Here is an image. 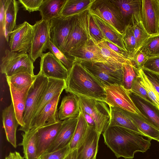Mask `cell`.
Wrapping results in <instances>:
<instances>
[{
  "label": "cell",
  "instance_id": "1",
  "mask_svg": "<svg viewBox=\"0 0 159 159\" xmlns=\"http://www.w3.org/2000/svg\"><path fill=\"white\" fill-rule=\"evenodd\" d=\"M102 134L104 143L117 158L132 159L135 153L145 152L151 145V138L121 127L109 126Z\"/></svg>",
  "mask_w": 159,
  "mask_h": 159
},
{
  "label": "cell",
  "instance_id": "2",
  "mask_svg": "<svg viewBox=\"0 0 159 159\" xmlns=\"http://www.w3.org/2000/svg\"><path fill=\"white\" fill-rule=\"evenodd\" d=\"M65 91L78 97L105 101L103 85L79 62L74 61L65 80Z\"/></svg>",
  "mask_w": 159,
  "mask_h": 159
},
{
  "label": "cell",
  "instance_id": "3",
  "mask_svg": "<svg viewBox=\"0 0 159 159\" xmlns=\"http://www.w3.org/2000/svg\"><path fill=\"white\" fill-rule=\"evenodd\" d=\"M90 16L89 8L75 16L72 30L62 52L66 55L91 40L89 29Z\"/></svg>",
  "mask_w": 159,
  "mask_h": 159
},
{
  "label": "cell",
  "instance_id": "4",
  "mask_svg": "<svg viewBox=\"0 0 159 159\" xmlns=\"http://www.w3.org/2000/svg\"><path fill=\"white\" fill-rule=\"evenodd\" d=\"M34 62L27 53L5 51L1 59V72L6 76H9L21 73H27L34 75Z\"/></svg>",
  "mask_w": 159,
  "mask_h": 159
},
{
  "label": "cell",
  "instance_id": "5",
  "mask_svg": "<svg viewBox=\"0 0 159 159\" xmlns=\"http://www.w3.org/2000/svg\"><path fill=\"white\" fill-rule=\"evenodd\" d=\"M89 10L91 14L101 18L123 34L125 26L119 7L112 0H93Z\"/></svg>",
  "mask_w": 159,
  "mask_h": 159
},
{
  "label": "cell",
  "instance_id": "6",
  "mask_svg": "<svg viewBox=\"0 0 159 159\" xmlns=\"http://www.w3.org/2000/svg\"><path fill=\"white\" fill-rule=\"evenodd\" d=\"M78 97L80 109L92 117L95 122L96 130L100 135L109 125L110 112L108 105L102 101Z\"/></svg>",
  "mask_w": 159,
  "mask_h": 159
},
{
  "label": "cell",
  "instance_id": "7",
  "mask_svg": "<svg viewBox=\"0 0 159 159\" xmlns=\"http://www.w3.org/2000/svg\"><path fill=\"white\" fill-rule=\"evenodd\" d=\"M48 79L39 73L36 75V79L29 89L23 115L24 126L19 130L26 132L30 129L31 124L36 107L42 94L45 91Z\"/></svg>",
  "mask_w": 159,
  "mask_h": 159
},
{
  "label": "cell",
  "instance_id": "8",
  "mask_svg": "<svg viewBox=\"0 0 159 159\" xmlns=\"http://www.w3.org/2000/svg\"><path fill=\"white\" fill-rule=\"evenodd\" d=\"M105 101L108 106L116 107L126 111L142 115L138 110L129 95V91L121 84L104 86Z\"/></svg>",
  "mask_w": 159,
  "mask_h": 159
},
{
  "label": "cell",
  "instance_id": "9",
  "mask_svg": "<svg viewBox=\"0 0 159 159\" xmlns=\"http://www.w3.org/2000/svg\"><path fill=\"white\" fill-rule=\"evenodd\" d=\"M77 61L93 75L104 86L115 84L122 85V69H115L99 62Z\"/></svg>",
  "mask_w": 159,
  "mask_h": 159
},
{
  "label": "cell",
  "instance_id": "10",
  "mask_svg": "<svg viewBox=\"0 0 159 159\" xmlns=\"http://www.w3.org/2000/svg\"><path fill=\"white\" fill-rule=\"evenodd\" d=\"M50 21L41 19L33 25V34L29 55L34 62L48 49L50 38Z\"/></svg>",
  "mask_w": 159,
  "mask_h": 159
},
{
  "label": "cell",
  "instance_id": "11",
  "mask_svg": "<svg viewBox=\"0 0 159 159\" xmlns=\"http://www.w3.org/2000/svg\"><path fill=\"white\" fill-rule=\"evenodd\" d=\"M76 15L67 17L60 16L50 21V40L62 52L72 30Z\"/></svg>",
  "mask_w": 159,
  "mask_h": 159
},
{
  "label": "cell",
  "instance_id": "12",
  "mask_svg": "<svg viewBox=\"0 0 159 159\" xmlns=\"http://www.w3.org/2000/svg\"><path fill=\"white\" fill-rule=\"evenodd\" d=\"M33 34V25L26 21L16 25L10 35V50L13 52L29 53Z\"/></svg>",
  "mask_w": 159,
  "mask_h": 159
},
{
  "label": "cell",
  "instance_id": "13",
  "mask_svg": "<svg viewBox=\"0 0 159 159\" xmlns=\"http://www.w3.org/2000/svg\"><path fill=\"white\" fill-rule=\"evenodd\" d=\"M141 21L150 35L159 33L158 0H141Z\"/></svg>",
  "mask_w": 159,
  "mask_h": 159
},
{
  "label": "cell",
  "instance_id": "14",
  "mask_svg": "<svg viewBox=\"0 0 159 159\" xmlns=\"http://www.w3.org/2000/svg\"><path fill=\"white\" fill-rule=\"evenodd\" d=\"M40 58L39 73L48 78L66 80L68 70L50 52L43 53Z\"/></svg>",
  "mask_w": 159,
  "mask_h": 159
},
{
  "label": "cell",
  "instance_id": "15",
  "mask_svg": "<svg viewBox=\"0 0 159 159\" xmlns=\"http://www.w3.org/2000/svg\"><path fill=\"white\" fill-rule=\"evenodd\" d=\"M62 121L37 128V147L39 158L45 153L54 142L61 126Z\"/></svg>",
  "mask_w": 159,
  "mask_h": 159
},
{
  "label": "cell",
  "instance_id": "16",
  "mask_svg": "<svg viewBox=\"0 0 159 159\" xmlns=\"http://www.w3.org/2000/svg\"><path fill=\"white\" fill-rule=\"evenodd\" d=\"M67 56L74 61L99 62L109 66L97 45L92 39L87 43L71 52Z\"/></svg>",
  "mask_w": 159,
  "mask_h": 159
},
{
  "label": "cell",
  "instance_id": "17",
  "mask_svg": "<svg viewBox=\"0 0 159 159\" xmlns=\"http://www.w3.org/2000/svg\"><path fill=\"white\" fill-rule=\"evenodd\" d=\"M129 92L134 103L142 115V118L159 130V108L131 91Z\"/></svg>",
  "mask_w": 159,
  "mask_h": 159
},
{
  "label": "cell",
  "instance_id": "18",
  "mask_svg": "<svg viewBox=\"0 0 159 159\" xmlns=\"http://www.w3.org/2000/svg\"><path fill=\"white\" fill-rule=\"evenodd\" d=\"M60 95L59 94L55 96L44 106L32 120L30 129L55 123L60 121L58 116L57 106Z\"/></svg>",
  "mask_w": 159,
  "mask_h": 159
},
{
  "label": "cell",
  "instance_id": "19",
  "mask_svg": "<svg viewBox=\"0 0 159 159\" xmlns=\"http://www.w3.org/2000/svg\"><path fill=\"white\" fill-rule=\"evenodd\" d=\"M78 119V117H74L62 121L61 128L54 142L46 153L54 152L69 145L76 126Z\"/></svg>",
  "mask_w": 159,
  "mask_h": 159
},
{
  "label": "cell",
  "instance_id": "20",
  "mask_svg": "<svg viewBox=\"0 0 159 159\" xmlns=\"http://www.w3.org/2000/svg\"><path fill=\"white\" fill-rule=\"evenodd\" d=\"M100 135L96 129L88 126L86 137L77 149V159H96Z\"/></svg>",
  "mask_w": 159,
  "mask_h": 159
},
{
  "label": "cell",
  "instance_id": "21",
  "mask_svg": "<svg viewBox=\"0 0 159 159\" xmlns=\"http://www.w3.org/2000/svg\"><path fill=\"white\" fill-rule=\"evenodd\" d=\"M119 7L125 27L141 21V0H112Z\"/></svg>",
  "mask_w": 159,
  "mask_h": 159
},
{
  "label": "cell",
  "instance_id": "22",
  "mask_svg": "<svg viewBox=\"0 0 159 159\" xmlns=\"http://www.w3.org/2000/svg\"><path fill=\"white\" fill-rule=\"evenodd\" d=\"M7 84L16 116L20 128H22L24 126L23 115L28 93L31 85L22 89H18L11 84Z\"/></svg>",
  "mask_w": 159,
  "mask_h": 159
},
{
  "label": "cell",
  "instance_id": "23",
  "mask_svg": "<svg viewBox=\"0 0 159 159\" xmlns=\"http://www.w3.org/2000/svg\"><path fill=\"white\" fill-rule=\"evenodd\" d=\"M48 79L47 88L39 101L32 121L47 103L57 95L61 94L66 88L65 80Z\"/></svg>",
  "mask_w": 159,
  "mask_h": 159
},
{
  "label": "cell",
  "instance_id": "24",
  "mask_svg": "<svg viewBox=\"0 0 159 159\" xmlns=\"http://www.w3.org/2000/svg\"><path fill=\"white\" fill-rule=\"evenodd\" d=\"M2 122L7 140L15 148L16 147V131L18 125L12 103L2 111Z\"/></svg>",
  "mask_w": 159,
  "mask_h": 159
},
{
  "label": "cell",
  "instance_id": "25",
  "mask_svg": "<svg viewBox=\"0 0 159 159\" xmlns=\"http://www.w3.org/2000/svg\"><path fill=\"white\" fill-rule=\"evenodd\" d=\"M80 111L78 97L70 93L62 100L58 111L60 120L78 117Z\"/></svg>",
  "mask_w": 159,
  "mask_h": 159
},
{
  "label": "cell",
  "instance_id": "26",
  "mask_svg": "<svg viewBox=\"0 0 159 159\" xmlns=\"http://www.w3.org/2000/svg\"><path fill=\"white\" fill-rule=\"evenodd\" d=\"M91 15L107 40L127 51L123 41L122 34L101 18L96 15Z\"/></svg>",
  "mask_w": 159,
  "mask_h": 159
},
{
  "label": "cell",
  "instance_id": "27",
  "mask_svg": "<svg viewBox=\"0 0 159 159\" xmlns=\"http://www.w3.org/2000/svg\"><path fill=\"white\" fill-rule=\"evenodd\" d=\"M109 108L110 112V121L109 126L121 127L145 136L138 129L125 110L111 106H109Z\"/></svg>",
  "mask_w": 159,
  "mask_h": 159
},
{
  "label": "cell",
  "instance_id": "28",
  "mask_svg": "<svg viewBox=\"0 0 159 159\" xmlns=\"http://www.w3.org/2000/svg\"><path fill=\"white\" fill-rule=\"evenodd\" d=\"M37 128H32L22 134V141L19 144L23 147L25 159H39L37 147Z\"/></svg>",
  "mask_w": 159,
  "mask_h": 159
},
{
  "label": "cell",
  "instance_id": "29",
  "mask_svg": "<svg viewBox=\"0 0 159 159\" xmlns=\"http://www.w3.org/2000/svg\"><path fill=\"white\" fill-rule=\"evenodd\" d=\"M19 2L16 0H5V30L4 36L8 42L9 36L16 26Z\"/></svg>",
  "mask_w": 159,
  "mask_h": 159
},
{
  "label": "cell",
  "instance_id": "30",
  "mask_svg": "<svg viewBox=\"0 0 159 159\" xmlns=\"http://www.w3.org/2000/svg\"><path fill=\"white\" fill-rule=\"evenodd\" d=\"M66 0H43L39 11L42 19L50 21L60 16Z\"/></svg>",
  "mask_w": 159,
  "mask_h": 159
},
{
  "label": "cell",
  "instance_id": "31",
  "mask_svg": "<svg viewBox=\"0 0 159 159\" xmlns=\"http://www.w3.org/2000/svg\"><path fill=\"white\" fill-rule=\"evenodd\" d=\"M96 44L108 65L115 69H122L123 64L129 60L111 49L105 41Z\"/></svg>",
  "mask_w": 159,
  "mask_h": 159
},
{
  "label": "cell",
  "instance_id": "32",
  "mask_svg": "<svg viewBox=\"0 0 159 159\" xmlns=\"http://www.w3.org/2000/svg\"><path fill=\"white\" fill-rule=\"evenodd\" d=\"M125 111L145 136L159 142V130L151 125L138 115Z\"/></svg>",
  "mask_w": 159,
  "mask_h": 159
},
{
  "label": "cell",
  "instance_id": "33",
  "mask_svg": "<svg viewBox=\"0 0 159 159\" xmlns=\"http://www.w3.org/2000/svg\"><path fill=\"white\" fill-rule=\"evenodd\" d=\"M78 122L73 135L69 145L70 150L77 149L84 140L88 126L81 111L78 116Z\"/></svg>",
  "mask_w": 159,
  "mask_h": 159
},
{
  "label": "cell",
  "instance_id": "34",
  "mask_svg": "<svg viewBox=\"0 0 159 159\" xmlns=\"http://www.w3.org/2000/svg\"><path fill=\"white\" fill-rule=\"evenodd\" d=\"M93 0H66L60 16L67 17L76 15L89 8Z\"/></svg>",
  "mask_w": 159,
  "mask_h": 159
},
{
  "label": "cell",
  "instance_id": "35",
  "mask_svg": "<svg viewBox=\"0 0 159 159\" xmlns=\"http://www.w3.org/2000/svg\"><path fill=\"white\" fill-rule=\"evenodd\" d=\"M122 85L128 91H130L134 80L139 75V69L134 66L130 60L126 61L122 66Z\"/></svg>",
  "mask_w": 159,
  "mask_h": 159
},
{
  "label": "cell",
  "instance_id": "36",
  "mask_svg": "<svg viewBox=\"0 0 159 159\" xmlns=\"http://www.w3.org/2000/svg\"><path fill=\"white\" fill-rule=\"evenodd\" d=\"M36 75H33L27 73H21L6 76L7 83L11 84L18 89H22L31 85L35 80Z\"/></svg>",
  "mask_w": 159,
  "mask_h": 159
},
{
  "label": "cell",
  "instance_id": "37",
  "mask_svg": "<svg viewBox=\"0 0 159 159\" xmlns=\"http://www.w3.org/2000/svg\"><path fill=\"white\" fill-rule=\"evenodd\" d=\"M139 49L148 57L159 56V33L150 35Z\"/></svg>",
  "mask_w": 159,
  "mask_h": 159
},
{
  "label": "cell",
  "instance_id": "38",
  "mask_svg": "<svg viewBox=\"0 0 159 159\" xmlns=\"http://www.w3.org/2000/svg\"><path fill=\"white\" fill-rule=\"evenodd\" d=\"M123 39L126 50L131 60L137 51L136 42L131 25L126 26L122 34Z\"/></svg>",
  "mask_w": 159,
  "mask_h": 159
},
{
  "label": "cell",
  "instance_id": "39",
  "mask_svg": "<svg viewBox=\"0 0 159 159\" xmlns=\"http://www.w3.org/2000/svg\"><path fill=\"white\" fill-rule=\"evenodd\" d=\"M48 49L66 68L68 71L71 69L73 65L74 60L59 50L50 39L49 43Z\"/></svg>",
  "mask_w": 159,
  "mask_h": 159
},
{
  "label": "cell",
  "instance_id": "40",
  "mask_svg": "<svg viewBox=\"0 0 159 159\" xmlns=\"http://www.w3.org/2000/svg\"><path fill=\"white\" fill-rule=\"evenodd\" d=\"M131 25L136 40L137 50L150 35L145 30L141 21L134 22Z\"/></svg>",
  "mask_w": 159,
  "mask_h": 159
},
{
  "label": "cell",
  "instance_id": "41",
  "mask_svg": "<svg viewBox=\"0 0 159 159\" xmlns=\"http://www.w3.org/2000/svg\"><path fill=\"white\" fill-rule=\"evenodd\" d=\"M142 84L145 89L148 96L154 104L159 108V94L148 79L142 68L139 70Z\"/></svg>",
  "mask_w": 159,
  "mask_h": 159
},
{
  "label": "cell",
  "instance_id": "42",
  "mask_svg": "<svg viewBox=\"0 0 159 159\" xmlns=\"http://www.w3.org/2000/svg\"><path fill=\"white\" fill-rule=\"evenodd\" d=\"M130 91L154 104L148 96L145 89L142 84L140 75L133 81Z\"/></svg>",
  "mask_w": 159,
  "mask_h": 159
},
{
  "label": "cell",
  "instance_id": "43",
  "mask_svg": "<svg viewBox=\"0 0 159 159\" xmlns=\"http://www.w3.org/2000/svg\"><path fill=\"white\" fill-rule=\"evenodd\" d=\"M89 29L91 38L96 44L107 40L101 30L95 23L91 14L89 20Z\"/></svg>",
  "mask_w": 159,
  "mask_h": 159
},
{
  "label": "cell",
  "instance_id": "44",
  "mask_svg": "<svg viewBox=\"0 0 159 159\" xmlns=\"http://www.w3.org/2000/svg\"><path fill=\"white\" fill-rule=\"evenodd\" d=\"M142 69L159 75V56L148 57Z\"/></svg>",
  "mask_w": 159,
  "mask_h": 159
},
{
  "label": "cell",
  "instance_id": "45",
  "mask_svg": "<svg viewBox=\"0 0 159 159\" xmlns=\"http://www.w3.org/2000/svg\"><path fill=\"white\" fill-rule=\"evenodd\" d=\"M70 151L68 145L54 152L45 153L39 159H63Z\"/></svg>",
  "mask_w": 159,
  "mask_h": 159
},
{
  "label": "cell",
  "instance_id": "46",
  "mask_svg": "<svg viewBox=\"0 0 159 159\" xmlns=\"http://www.w3.org/2000/svg\"><path fill=\"white\" fill-rule=\"evenodd\" d=\"M43 0H19L18 1L25 10L30 13L39 11Z\"/></svg>",
  "mask_w": 159,
  "mask_h": 159
},
{
  "label": "cell",
  "instance_id": "47",
  "mask_svg": "<svg viewBox=\"0 0 159 159\" xmlns=\"http://www.w3.org/2000/svg\"><path fill=\"white\" fill-rule=\"evenodd\" d=\"M148 57L143 52L139 49L137 50L131 59L133 65L138 69L142 68L143 64Z\"/></svg>",
  "mask_w": 159,
  "mask_h": 159
},
{
  "label": "cell",
  "instance_id": "48",
  "mask_svg": "<svg viewBox=\"0 0 159 159\" xmlns=\"http://www.w3.org/2000/svg\"><path fill=\"white\" fill-rule=\"evenodd\" d=\"M142 69L148 79L153 85L159 94V75L153 73L145 70Z\"/></svg>",
  "mask_w": 159,
  "mask_h": 159
},
{
  "label": "cell",
  "instance_id": "49",
  "mask_svg": "<svg viewBox=\"0 0 159 159\" xmlns=\"http://www.w3.org/2000/svg\"><path fill=\"white\" fill-rule=\"evenodd\" d=\"M0 21L1 33L4 35L5 30V0H0Z\"/></svg>",
  "mask_w": 159,
  "mask_h": 159
},
{
  "label": "cell",
  "instance_id": "50",
  "mask_svg": "<svg viewBox=\"0 0 159 159\" xmlns=\"http://www.w3.org/2000/svg\"><path fill=\"white\" fill-rule=\"evenodd\" d=\"M105 41L107 45L111 49L118 54L122 55L131 61L130 55L127 51L117 46L108 40H106Z\"/></svg>",
  "mask_w": 159,
  "mask_h": 159
},
{
  "label": "cell",
  "instance_id": "51",
  "mask_svg": "<svg viewBox=\"0 0 159 159\" xmlns=\"http://www.w3.org/2000/svg\"><path fill=\"white\" fill-rule=\"evenodd\" d=\"M84 119L88 126L93 127L96 129L95 123L94 120L92 117L88 113L85 111L82 110Z\"/></svg>",
  "mask_w": 159,
  "mask_h": 159
},
{
  "label": "cell",
  "instance_id": "52",
  "mask_svg": "<svg viewBox=\"0 0 159 159\" xmlns=\"http://www.w3.org/2000/svg\"><path fill=\"white\" fill-rule=\"evenodd\" d=\"M24 157H22L20 154L17 152H11L5 159H24Z\"/></svg>",
  "mask_w": 159,
  "mask_h": 159
},
{
  "label": "cell",
  "instance_id": "53",
  "mask_svg": "<svg viewBox=\"0 0 159 159\" xmlns=\"http://www.w3.org/2000/svg\"><path fill=\"white\" fill-rule=\"evenodd\" d=\"M77 149L70 150L63 159H77Z\"/></svg>",
  "mask_w": 159,
  "mask_h": 159
},
{
  "label": "cell",
  "instance_id": "54",
  "mask_svg": "<svg viewBox=\"0 0 159 159\" xmlns=\"http://www.w3.org/2000/svg\"></svg>",
  "mask_w": 159,
  "mask_h": 159
},
{
  "label": "cell",
  "instance_id": "55",
  "mask_svg": "<svg viewBox=\"0 0 159 159\" xmlns=\"http://www.w3.org/2000/svg\"></svg>",
  "mask_w": 159,
  "mask_h": 159
}]
</instances>
